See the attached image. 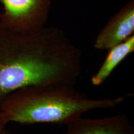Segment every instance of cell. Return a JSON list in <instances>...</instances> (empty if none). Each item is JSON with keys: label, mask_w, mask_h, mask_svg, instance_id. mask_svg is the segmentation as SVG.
<instances>
[{"label": "cell", "mask_w": 134, "mask_h": 134, "mask_svg": "<svg viewBox=\"0 0 134 134\" xmlns=\"http://www.w3.org/2000/svg\"><path fill=\"white\" fill-rule=\"evenodd\" d=\"M81 68V50L62 29L24 33L0 23V103L24 87L75 85Z\"/></svg>", "instance_id": "obj_1"}, {"label": "cell", "mask_w": 134, "mask_h": 134, "mask_svg": "<svg viewBox=\"0 0 134 134\" xmlns=\"http://www.w3.org/2000/svg\"><path fill=\"white\" fill-rule=\"evenodd\" d=\"M131 96L91 99L76 91L73 85L27 86L6 96L0 103V110L7 123L66 125L88 112L117 107Z\"/></svg>", "instance_id": "obj_2"}, {"label": "cell", "mask_w": 134, "mask_h": 134, "mask_svg": "<svg viewBox=\"0 0 134 134\" xmlns=\"http://www.w3.org/2000/svg\"><path fill=\"white\" fill-rule=\"evenodd\" d=\"M3 12L0 23L14 31L37 32L46 27L52 0H0Z\"/></svg>", "instance_id": "obj_3"}, {"label": "cell", "mask_w": 134, "mask_h": 134, "mask_svg": "<svg viewBox=\"0 0 134 134\" xmlns=\"http://www.w3.org/2000/svg\"><path fill=\"white\" fill-rule=\"evenodd\" d=\"M134 1L129 2L110 19L98 34L94 47L109 50L133 35Z\"/></svg>", "instance_id": "obj_4"}, {"label": "cell", "mask_w": 134, "mask_h": 134, "mask_svg": "<svg viewBox=\"0 0 134 134\" xmlns=\"http://www.w3.org/2000/svg\"><path fill=\"white\" fill-rule=\"evenodd\" d=\"M64 134H134V127L126 114L99 119H76L66 125Z\"/></svg>", "instance_id": "obj_5"}, {"label": "cell", "mask_w": 134, "mask_h": 134, "mask_svg": "<svg viewBox=\"0 0 134 134\" xmlns=\"http://www.w3.org/2000/svg\"><path fill=\"white\" fill-rule=\"evenodd\" d=\"M134 51V36L109 49L108 55L96 74L91 78L94 86H99L113 73L114 70L127 55Z\"/></svg>", "instance_id": "obj_6"}, {"label": "cell", "mask_w": 134, "mask_h": 134, "mask_svg": "<svg viewBox=\"0 0 134 134\" xmlns=\"http://www.w3.org/2000/svg\"><path fill=\"white\" fill-rule=\"evenodd\" d=\"M7 124V122L6 121L3 114L1 113V110H0V134H2L3 132L4 131V130L5 129L6 125Z\"/></svg>", "instance_id": "obj_7"}, {"label": "cell", "mask_w": 134, "mask_h": 134, "mask_svg": "<svg viewBox=\"0 0 134 134\" xmlns=\"http://www.w3.org/2000/svg\"><path fill=\"white\" fill-rule=\"evenodd\" d=\"M2 134H12L11 133H10L9 132H8V130H4V131L3 132V133H2Z\"/></svg>", "instance_id": "obj_8"}]
</instances>
